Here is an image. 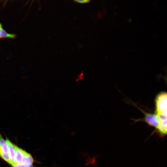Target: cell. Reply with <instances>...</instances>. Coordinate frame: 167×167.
Segmentation results:
<instances>
[{"instance_id":"52a82bcc","label":"cell","mask_w":167,"mask_h":167,"mask_svg":"<svg viewBox=\"0 0 167 167\" xmlns=\"http://www.w3.org/2000/svg\"><path fill=\"white\" fill-rule=\"evenodd\" d=\"M16 37L15 34L7 32L2 28L0 23V39L3 38H13Z\"/></svg>"},{"instance_id":"277c9868","label":"cell","mask_w":167,"mask_h":167,"mask_svg":"<svg viewBox=\"0 0 167 167\" xmlns=\"http://www.w3.org/2000/svg\"><path fill=\"white\" fill-rule=\"evenodd\" d=\"M8 148V154L10 161V164L12 166L15 165V144L8 138L5 140Z\"/></svg>"},{"instance_id":"6da1fadb","label":"cell","mask_w":167,"mask_h":167,"mask_svg":"<svg viewBox=\"0 0 167 167\" xmlns=\"http://www.w3.org/2000/svg\"><path fill=\"white\" fill-rule=\"evenodd\" d=\"M167 93L161 92L156 96L155 100V114L167 112Z\"/></svg>"},{"instance_id":"3957f363","label":"cell","mask_w":167,"mask_h":167,"mask_svg":"<svg viewBox=\"0 0 167 167\" xmlns=\"http://www.w3.org/2000/svg\"><path fill=\"white\" fill-rule=\"evenodd\" d=\"M0 149L2 153L0 157L7 163H9L10 160L8 154V147L5 140L3 139L0 133Z\"/></svg>"},{"instance_id":"9c48e42d","label":"cell","mask_w":167,"mask_h":167,"mask_svg":"<svg viewBox=\"0 0 167 167\" xmlns=\"http://www.w3.org/2000/svg\"><path fill=\"white\" fill-rule=\"evenodd\" d=\"M14 166L15 167H33V165H27L22 164H17Z\"/></svg>"},{"instance_id":"5b68a950","label":"cell","mask_w":167,"mask_h":167,"mask_svg":"<svg viewBox=\"0 0 167 167\" xmlns=\"http://www.w3.org/2000/svg\"><path fill=\"white\" fill-rule=\"evenodd\" d=\"M24 150L15 145V165L21 164L24 155Z\"/></svg>"},{"instance_id":"7a4b0ae2","label":"cell","mask_w":167,"mask_h":167,"mask_svg":"<svg viewBox=\"0 0 167 167\" xmlns=\"http://www.w3.org/2000/svg\"><path fill=\"white\" fill-rule=\"evenodd\" d=\"M142 111L145 115L144 121L149 126L156 129L159 123L158 118L156 115L155 113H151Z\"/></svg>"},{"instance_id":"ba28073f","label":"cell","mask_w":167,"mask_h":167,"mask_svg":"<svg viewBox=\"0 0 167 167\" xmlns=\"http://www.w3.org/2000/svg\"><path fill=\"white\" fill-rule=\"evenodd\" d=\"M74 1L76 2L80 3H84L89 2H90L89 0H75Z\"/></svg>"},{"instance_id":"30bf717a","label":"cell","mask_w":167,"mask_h":167,"mask_svg":"<svg viewBox=\"0 0 167 167\" xmlns=\"http://www.w3.org/2000/svg\"><path fill=\"white\" fill-rule=\"evenodd\" d=\"M11 167H15V166H11Z\"/></svg>"},{"instance_id":"8992f818","label":"cell","mask_w":167,"mask_h":167,"mask_svg":"<svg viewBox=\"0 0 167 167\" xmlns=\"http://www.w3.org/2000/svg\"><path fill=\"white\" fill-rule=\"evenodd\" d=\"M34 159L31 155L24 150L23 157L21 164L27 165H32Z\"/></svg>"}]
</instances>
